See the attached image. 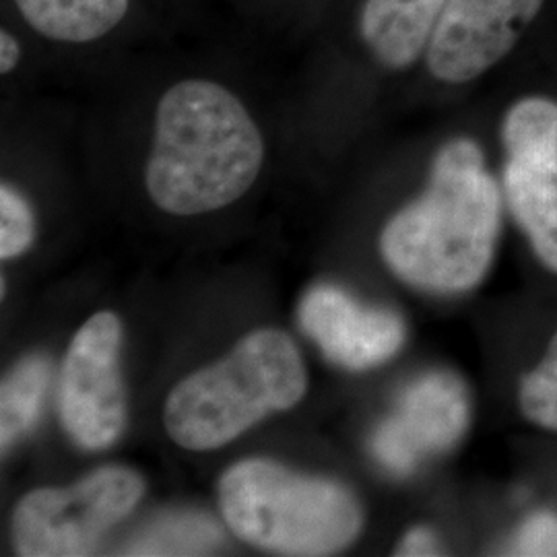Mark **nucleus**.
Returning <instances> with one entry per match:
<instances>
[{
  "label": "nucleus",
  "instance_id": "obj_1",
  "mask_svg": "<svg viewBox=\"0 0 557 557\" xmlns=\"http://www.w3.org/2000/svg\"><path fill=\"white\" fill-rule=\"evenodd\" d=\"M504 195L478 143L448 140L428 188L386 223L380 252L400 281L430 294H465L487 277L498 248Z\"/></svg>",
  "mask_w": 557,
  "mask_h": 557
},
{
  "label": "nucleus",
  "instance_id": "obj_2",
  "mask_svg": "<svg viewBox=\"0 0 557 557\" xmlns=\"http://www.w3.org/2000/svg\"><path fill=\"white\" fill-rule=\"evenodd\" d=\"M262 160L259 126L230 89L180 81L158 106L145 184L161 211L202 215L246 195Z\"/></svg>",
  "mask_w": 557,
  "mask_h": 557
},
{
  "label": "nucleus",
  "instance_id": "obj_3",
  "mask_svg": "<svg viewBox=\"0 0 557 557\" xmlns=\"http://www.w3.org/2000/svg\"><path fill=\"white\" fill-rule=\"evenodd\" d=\"M306 388L296 343L275 329H260L227 358L182 380L165 400L163 423L182 448L215 450L269 413L298 405Z\"/></svg>",
  "mask_w": 557,
  "mask_h": 557
},
{
  "label": "nucleus",
  "instance_id": "obj_4",
  "mask_svg": "<svg viewBox=\"0 0 557 557\" xmlns=\"http://www.w3.org/2000/svg\"><path fill=\"white\" fill-rule=\"evenodd\" d=\"M220 508L246 543L278 556H333L361 533L359 499L337 481L248 458L225 471Z\"/></svg>",
  "mask_w": 557,
  "mask_h": 557
},
{
  "label": "nucleus",
  "instance_id": "obj_5",
  "mask_svg": "<svg viewBox=\"0 0 557 557\" xmlns=\"http://www.w3.org/2000/svg\"><path fill=\"white\" fill-rule=\"evenodd\" d=\"M143 494V478L124 467H103L64 490H36L13 512L15 552L25 557L91 556Z\"/></svg>",
  "mask_w": 557,
  "mask_h": 557
},
{
  "label": "nucleus",
  "instance_id": "obj_6",
  "mask_svg": "<svg viewBox=\"0 0 557 557\" xmlns=\"http://www.w3.org/2000/svg\"><path fill=\"white\" fill-rule=\"evenodd\" d=\"M122 324L112 312H98L71 341L60 370L62 425L85 450H103L126 425V393L120 372Z\"/></svg>",
  "mask_w": 557,
  "mask_h": 557
},
{
  "label": "nucleus",
  "instance_id": "obj_7",
  "mask_svg": "<svg viewBox=\"0 0 557 557\" xmlns=\"http://www.w3.org/2000/svg\"><path fill=\"white\" fill-rule=\"evenodd\" d=\"M471 423V397L450 372H430L411 382L397 411L372 436V453L395 475H409L419 460L448 453Z\"/></svg>",
  "mask_w": 557,
  "mask_h": 557
},
{
  "label": "nucleus",
  "instance_id": "obj_8",
  "mask_svg": "<svg viewBox=\"0 0 557 557\" xmlns=\"http://www.w3.org/2000/svg\"><path fill=\"white\" fill-rule=\"evenodd\" d=\"M541 7L543 0H448L425 48L430 73L444 83L478 79L517 46Z\"/></svg>",
  "mask_w": 557,
  "mask_h": 557
},
{
  "label": "nucleus",
  "instance_id": "obj_9",
  "mask_svg": "<svg viewBox=\"0 0 557 557\" xmlns=\"http://www.w3.org/2000/svg\"><path fill=\"white\" fill-rule=\"evenodd\" d=\"M299 324L322 354L345 370L363 372L395 358L407 338L393 310L359 304L331 285L312 287L299 306Z\"/></svg>",
  "mask_w": 557,
  "mask_h": 557
},
{
  "label": "nucleus",
  "instance_id": "obj_10",
  "mask_svg": "<svg viewBox=\"0 0 557 557\" xmlns=\"http://www.w3.org/2000/svg\"><path fill=\"white\" fill-rule=\"evenodd\" d=\"M448 0H366L359 34L386 69H407L425 52Z\"/></svg>",
  "mask_w": 557,
  "mask_h": 557
},
{
  "label": "nucleus",
  "instance_id": "obj_11",
  "mask_svg": "<svg viewBox=\"0 0 557 557\" xmlns=\"http://www.w3.org/2000/svg\"><path fill=\"white\" fill-rule=\"evenodd\" d=\"M502 195L537 259L557 273V163L506 158Z\"/></svg>",
  "mask_w": 557,
  "mask_h": 557
},
{
  "label": "nucleus",
  "instance_id": "obj_12",
  "mask_svg": "<svg viewBox=\"0 0 557 557\" xmlns=\"http://www.w3.org/2000/svg\"><path fill=\"white\" fill-rule=\"evenodd\" d=\"M15 4L21 17L44 38L87 44L116 29L131 0H15Z\"/></svg>",
  "mask_w": 557,
  "mask_h": 557
},
{
  "label": "nucleus",
  "instance_id": "obj_13",
  "mask_svg": "<svg viewBox=\"0 0 557 557\" xmlns=\"http://www.w3.org/2000/svg\"><path fill=\"white\" fill-rule=\"evenodd\" d=\"M50 384V361L29 356L2 380L0 388V446L9 453L40 419L44 398Z\"/></svg>",
  "mask_w": 557,
  "mask_h": 557
},
{
  "label": "nucleus",
  "instance_id": "obj_14",
  "mask_svg": "<svg viewBox=\"0 0 557 557\" xmlns=\"http://www.w3.org/2000/svg\"><path fill=\"white\" fill-rule=\"evenodd\" d=\"M223 543L218 520L199 512L156 518L124 547L126 556H205Z\"/></svg>",
  "mask_w": 557,
  "mask_h": 557
},
{
  "label": "nucleus",
  "instance_id": "obj_15",
  "mask_svg": "<svg viewBox=\"0 0 557 557\" xmlns=\"http://www.w3.org/2000/svg\"><path fill=\"white\" fill-rule=\"evenodd\" d=\"M502 145L510 160L557 163V103L547 98L517 101L502 124Z\"/></svg>",
  "mask_w": 557,
  "mask_h": 557
},
{
  "label": "nucleus",
  "instance_id": "obj_16",
  "mask_svg": "<svg viewBox=\"0 0 557 557\" xmlns=\"http://www.w3.org/2000/svg\"><path fill=\"white\" fill-rule=\"evenodd\" d=\"M518 407L529 423L557 432V331L543 359L520 380Z\"/></svg>",
  "mask_w": 557,
  "mask_h": 557
},
{
  "label": "nucleus",
  "instance_id": "obj_17",
  "mask_svg": "<svg viewBox=\"0 0 557 557\" xmlns=\"http://www.w3.org/2000/svg\"><path fill=\"white\" fill-rule=\"evenodd\" d=\"M36 236V221L27 200L2 184L0 188V257L15 259L23 255Z\"/></svg>",
  "mask_w": 557,
  "mask_h": 557
},
{
  "label": "nucleus",
  "instance_id": "obj_18",
  "mask_svg": "<svg viewBox=\"0 0 557 557\" xmlns=\"http://www.w3.org/2000/svg\"><path fill=\"white\" fill-rule=\"evenodd\" d=\"M512 556H557V515L535 512L527 518L510 545Z\"/></svg>",
  "mask_w": 557,
  "mask_h": 557
},
{
  "label": "nucleus",
  "instance_id": "obj_19",
  "mask_svg": "<svg viewBox=\"0 0 557 557\" xmlns=\"http://www.w3.org/2000/svg\"><path fill=\"white\" fill-rule=\"evenodd\" d=\"M442 554H444L442 541L428 527H416L407 531L395 549V556L405 557L442 556Z\"/></svg>",
  "mask_w": 557,
  "mask_h": 557
},
{
  "label": "nucleus",
  "instance_id": "obj_20",
  "mask_svg": "<svg viewBox=\"0 0 557 557\" xmlns=\"http://www.w3.org/2000/svg\"><path fill=\"white\" fill-rule=\"evenodd\" d=\"M21 54L23 50H21L20 40L11 32L2 29L0 32V73L2 75L13 73L15 66L20 64Z\"/></svg>",
  "mask_w": 557,
  "mask_h": 557
}]
</instances>
